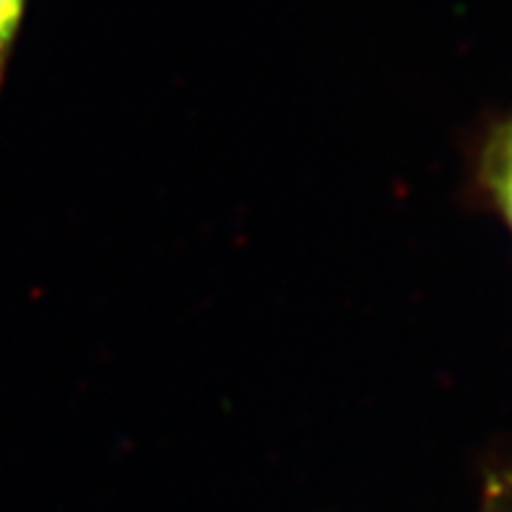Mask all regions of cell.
I'll return each mask as SVG.
<instances>
[{"label": "cell", "instance_id": "1", "mask_svg": "<svg viewBox=\"0 0 512 512\" xmlns=\"http://www.w3.org/2000/svg\"><path fill=\"white\" fill-rule=\"evenodd\" d=\"M487 180L512 227V120L500 128L487 154Z\"/></svg>", "mask_w": 512, "mask_h": 512}, {"label": "cell", "instance_id": "2", "mask_svg": "<svg viewBox=\"0 0 512 512\" xmlns=\"http://www.w3.org/2000/svg\"><path fill=\"white\" fill-rule=\"evenodd\" d=\"M26 3L29 0H0V89H3V81H6L13 47H16V39H19L21 24H24Z\"/></svg>", "mask_w": 512, "mask_h": 512}]
</instances>
